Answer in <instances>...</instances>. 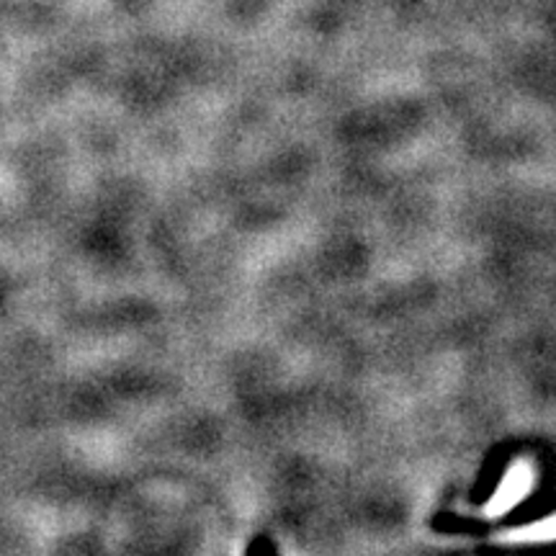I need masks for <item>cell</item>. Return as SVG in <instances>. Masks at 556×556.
<instances>
[{
  "mask_svg": "<svg viewBox=\"0 0 556 556\" xmlns=\"http://www.w3.org/2000/svg\"><path fill=\"white\" fill-rule=\"evenodd\" d=\"M536 484V467H533L528 458H520V462L510 464L507 475L503 477V482L495 490L490 503L484 505V518H500L505 516L507 510L523 503L528 497V492L533 490Z\"/></svg>",
  "mask_w": 556,
  "mask_h": 556,
  "instance_id": "1",
  "label": "cell"
},
{
  "mask_svg": "<svg viewBox=\"0 0 556 556\" xmlns=\"http://www.w3.org/2000/svg\"><path fill=\"white\" fill-rule=\"evenodd\" d=\"M505 544H546V541H556V513L539 523L513 528L503 536Z\"/></svg>",
  "mask_w": 556,
  "mask_h": 556,
  "instance_id": "2",
  "label": "cell"
}]
</instances>
